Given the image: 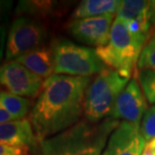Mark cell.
Masks as SVG:
<instances>
[{"mask_svg": "<svg viewBox=\"0 0 155 155\" xmlns=\"http://www.w3.org/2000/svg\"><path fill=\"white\" fill-rule=\"evenodd\" d=\"M91 81V78L64 75H53L44 81L28 119L38 143L80 121Z\"/></svg>", "mask_w": 155, "mask_h": 155, "instance_id": "cell-1", "label": "cell"}, {"mask_svg": "<svg viewBox=\"0 0 155 155\" xmlns=\"http://www.w3.org/2000/svg\"><path fill=\"white\" fill-rule=\"evenodd\" d=\"M119 123L111 118L99 123L80 120L73 127L39 142L35 155H102Z\"/></svg>", "mask_w": 155, "mask_h": 155, "instance_id": "cell-2", "label": "cell"}, {"mask_svg": "<svg viewBox=\"0 0 155 155\" xmlns=\"http://www.w3.org/2000/svg\"><path fill=\"white\" fill-rule=\"evenodd\" d=\"M147 38L145 35L132 33L128 29L126 21L115 17L111 26L108 44L95 48V51L107 68L119 72L130 79Z\"/></svg>", "mask_w": 155, "mask_h": 155, "instance_id": "cell-3", "label": "cell"}, {"mask_svg": "<svg viewBox=\"0 0 155 155\" xmlns=\"http://www.w3.org/2000/svg\"><path fill=\"white\" fill-rule=\"evenodd\" d=\"M129 81V78L109 68L99 72L91 81L85 95V119L99 123L109 117L115 101Z\"/></svg>", "mask_w": 155, "mask_h": 155, "instance_id": "cell-4", "label": "cell"}, {"mask_svg": "<svg viewBox=\"0 0 155 155\" xmlns=\"http://www.w3.org/2000/svg\"><path fill=\"white\" fill-rule=\"evenodd\" d=\"M54 75L90 78L106 69L94 48L75 44L67 39L52 42Z\"/></svg>", "mask_w": 155, "mask_h": 155, "instance_id": "cell-5", "label": "cell"}, {"mask_svg": "<svg viewBox=\"0 0 155 155\" xmlns=\"http://www.w3.org/2000/svg\"><path fill=\"white\" fill-rule=\"evenodd\" d=\"M49 37L48 26L42 19L19 16L9 28L5 44V58L11 62L46 45Z\"/></svg>", "mask_w": 155, "mask_h": 155, "instance_id": "cell-6", "label": "cell"}, {"mask_svg": "<svg viewBox=\"0 0 155 155\" xmlns=\"http://www.w3.org/2000/svg\"><path fill=\"white\" fill-rule=\"evenodd\" d=\"M43 83V79L15 61L0 67V86L13 95L23 98L38 97Z\"/></svg>", "mask_w": 155, "mask_h": 155, "instance_id": "cell-7", "label": "cell"}, {"mask_svg": "<svg viewBox=\"0 0 155 155\" xmlns=\"http://www.w3.org/2000/svg\"><path fill=\"white\" fill-rule=\"evenodd\" d=\"M147 109L142 89L135 79H131L116 99L108 118L140 125Z\"/></svg>", "mask_w": 155, "mask_h": 155, "instance_id": "cell-8", "label": "cell"}, {"mask_svg": "<svg viewBox=\"0 0 155 155\" xmlns=\"http://www.w3.org/2000/svg\"><path fill=\"white\" fill-rule=\"evenodd\" d=\"M115 14H106L89 18L71 20L68 24V30L75 39L82 44L101 48L109 42L111 26Z\"/></svg>", "mask_w": 155, "mask_h": 155, "instance_id": "cell-9", "label": "cell"}, {"mask_svg": "<svg viewBox=\"0 0 155 155\" xmlns=\"http://www.w3.org/2000/svg\"><path fill=\"white\" fill-rule=\"evenodd\" d=\"M145 144L140 125L122 121L111 133L102 155H141Z\"/></svg>", "mask_w": 155, "mask_h": 155, "instance_id": "cell-10", "label": "cell"}, {"mask_svg": "<svg viewBox=\"0 0 155 155\" xmlns=\"http://www.w3.org/2000/svg\"><path fill=\"white\" fill-rule=\"evenodd\" d=\"M0 143L12 146H25L35 150L38 142L28 119L0 124Z\"/></svg>", "mask_w": 155, "mask_h": 155, "instance_id": "cell-11", "label": "cell"}, {"mask_svg": "<svg viewBox=\"0 0 155 155\" xmlns=\"http://www.w3.org/2000/svg\"><path fill=\"white\" fill-rule=\"evenodd\" d=\"M15 62L42 79H48L54 75V54L52 45H44L26 55H23Z\"/></svg>", "mask_w": 155, "mask_h": 155, "instance_id": "cell-12", "label": "cell"}, {"mask_svg": "<svg viewBox=\"0 0 155 155\" xmlns=\"http://www.w3.org/2000/svg\"><path fill=\"white\" fill-rule=\"evenodd\" d=\"M116 18L124 21L135 20L150 30L152 22V1L124 0L116 13Z\"/></svg>", "mask_w": 155, "mask_h": 155, "instance_id": "cell-13", "label": "cell"}, {"mask_svg": "<svg viewBox=\"0 0 155 155\" xmlns=\"http://www.w3.org/2000/svg\"><path fill=\"white\" fill-rule=\"evenodd\" d=\"M119 0H83L72 12L71 18L81 19L102 16L106 14H115L120 7Z\"/></svg>", "mask_w": 155, "mask_h": 155, "instance_id": "cell-14", "label": "cell"}, {"mask_svg": "<svg viewBox=\"0 0 155 155\" xmlns=\"http://www.w3.org/2000/svg\"><path fill=\"white\" fill-rule=\"evenodd\" d=\"M0 104L12 117L13 121L24 120L30 108V101L6 91L0 92Z\"/></svg>", "mask_w": 155, "mask_h": 155, "instance_id": "cell-15", "label": "cell"}, {"mask_svg": "<svg viewBox=\"0 0 155 155\" xmlns=\"http://www.w3.org/2000/svg\"><path fill=\"white\" fill-rule=\"evenodd\" d=\"M57 2L53 1H19L16 6L15 14L18 16H28L41 19L50 16L56 12Z\"/></svg>", "mask_w": 155, "mask_h": 155, "instance_id": "cell-16", "label": "cell"}, {"mask_svg": "<svg viewBox=\"0 0 155 155\" xmlns=\"http://www.w3.org/2000/svg\"><path fill=\"white\" fill-rule=\"evenodd\" d=\"M138 79L145 98L150 104L155 105V71L140 70Z\"/></svg>", "mask_w": 155, "mask_h": 155, "instance_id": "cell-17", "label": "cell"}, {"mask_svg": "<svg viewBox=\"0 0 155 155\" xmlns=\"http://www.w3.org/2000/svg\"><path fill=\"white\" fill-rule=\"evenodd\" d=\"M140 133L145 142L155 138V105L147 109L140 123Z\"/></svg>", "mask_w": 155, "mask_h": 155, "instance_id": "cell-18", "label": "cell"}, {"mask_svg": "<svg viewBox=\"0 0 155 155\" xmlns=\"http://www.w3.org/2000/svg\"><path fill=\"white\" fill-rule=\"evenodd\" d=\"M137 67L140 70L155 71V35L145 44Z\"/></svg>", "mask_w": 155, "mask_h": 155, "instance_id": "cell-19", "label": "cell"}, {"mask_svg": "<svg viewBox=\"0 0 155 155\" xmlns=\"http://www.w3.org/2000/svg\"><path fill=\"white\" fill-rule=\"evenodd\" d=\"M31 148L0 143V155H31Z\"/></svg>", "mask_w": 155, "mask_h": 155, "instance_id": "cell-20", "label": "cell"}, {"mask_svg": "<svg viewBox=\"0 0 155 155\" xmlns=\"http://www.w3.org/2000/svg\"><path fill=\"white\" fill-rule=\"evenodd\" d=\"M12 1H4L0 0V25L2 22L6 21L10 14V9L12 7Z\"/></svg>", "mask_w": 155, "mask_h": 155, "instance_id": "cell-21", "label": "cell"}, {"mask_svg": "<svg viewBox=\"0 0 155 155\" xmlns=\"http://www.w3.org/2000/svg\"><path fill=\"white\" fill-rule=\"evenodd\" d=\"M6 29L3 25H0V60L4 54V47L6 44Z\"/></svg>", "mask_w": 155, "mask_h": 155, "instance_id": "cell-22", "label": "cell"}, {"mask_svg": "<svg viewBox=\"0 0 155 155\" xmlns=\"http://www.w3.org/2000/svg\"><path fill=\"white\" fill-rule=\"evenodd\" d=\"M141 155H155V138L146 142Z\"/></svg>", "mask_w": 155, "mask_h": 155, "instance_id": "cell-23", "label": "cell"}, {"mask_svg": "<svg viewBox=\"0 0 155 155\" xmlns=\"http://www.w3.org/2000/svg\"><path fill=\"white\" fill-rule=\"evenodd\" d=\"M13 121L12 117L7 113V111L5 110L1 104H0V124L7 123V122Z\"/></svg>", "mask_w": 155, "mask_h": 155, "instance_id": "cell-24", "label": "cell"}, {"mask_svg": "<svg viewBox=\"0 0 155 155\" xmlns=\"http://www.w3.org/2000/svg\"><path fill=\"white\" fill-rule=\"evenodd\" d=\"M152 22L155 24V1H152Z\"/></svg>", "mask_w": 155, "mask_h": 155, "instance_id": "cell-25", "label": "cell"}]
</instances>
